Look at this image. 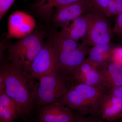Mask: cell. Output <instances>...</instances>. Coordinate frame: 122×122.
<instances>
[{
  "label": "cell",
  "instance_id": "cell-1",
  "mask_svg": "<svg viewBox=\"0 0 122 122\" xmlns=\"http://www.w3.org/2000/svg\"><path fill=\"white\" fill-rule=\"evenodd\" d=\"M0 73L4 78L5 93L17 104L20 117L28 114L34 103L32 92L29 89L27 84L28 78L10 63L1 66Z\"/></svg>",
  "mask_w": 122,
  "mask_h": 122
},
{
  "label": "cell",
  "instance_id": "cell-2",
  "mask_svg": "<svg viewBox=\"0 0 122 122\" xmlns=\"http://www.w3.org/2000/svg\"><path fill=\"white\" fill-rule=\"evenodd\" d=\"M107 91L103 86L73 84L61 100L70 109L81 115L97 114L100 100Z\"/></svg>",
  "mask_w": 122,
  "mask_h": 122
},
{
  "label": "cell",
  "instance_id": "cell-3",
  "mask_svg": "<svg viewBox=\"0 0 122 122\" xmlns=\"http://www.w3.org/2000/svg\"><path fill=\"white\" fill-rule=\"evenodd\" d=\"M43 39L42 34L36 32L10 46L8 51L10 63L27 76L33 61L44 46Z\"/></svg>",
  "mask_w": 122,
  "mask_h": 122
},
{
  "label": "cell",
  "instance_id": "cell-4",
  "mask_svg": "<svg viewBox=\"0 0 122 122\" xmlns=\"http://www.w3.org/2000/svg\"><path fill=\"white\" fill-rule=\"evenodd\" d=\"M38 80L32 93L34 103L40 107L61 100L72 85L60 72L43 76Z\"/></svg>",
  "mask_w": 122,
  "mask_h": 122
},
{
  "label": "cell",
  "instance_id": "cell-5",
  "mask_svg": "<svg viewBox=\"0 0 122 122\" xmlns=\"http://www.w3.org/2000/svg\"><path fill=\"white\" fill-rule=\"evenodd\" d=\"M59 72L56 54L50 42L44 44L33 61L26 77L38 80L43 76Z\"/></svg>",
  "mask_w": 122,
  "mask_h": 122
},
{
  "label": "cell",
  "instance_id": "cell-6",
  "mask_svg": "<svg viewBox=\"0 0 122 122\" xmlns=\"http://www.w3.org/2000/svg\"><path fill=\"white\" fill-rule=\"evenodd\" d=\"M91 11V24L88 34L82 44L89 46L111 42L114 33L106 17Z\"/></svg>",
  "mask_w": 122,
  "mask_h": 122
},
{
  "label": "cell",
  "instance_id": "cell-7",
  "mask_svg": "<svg viewBox=\"0 0 122 122\" xmlns=\"http://www.w3.org/2000/svg\"><path fill=\"white\" fill-rule=\"evenodd\" d=\"M89 46L81 43L74 50L60 52L55 51L59 72L69 79L70 76L86 59L90 49Z\"/></svg>",
  "mask_w": 122,
  "mask_h": 122
},
{
  "label": "cell",
  "instance_id": "cell-8",
  "mask_svg": "<svg viewBox=\"0 0 122 122\" xmlns=\"http://www.w3.org/2000/svg\"><path fill=\"white\" fill-rule=\"evenodd\" d=\"M37 122H73L75 112L61 100L41 107Z\"/></svg>",
  "mask_w": 122,
  "mask_h": 122
},
{
  "label": "cell",
  "instance_id": "cell-9",
  "mask_svg": "<svg viewBox=\"0 0 122 122\" xmlns=\"http://www.w3.org/2000/svg\"><path fill=\"white\" fill-rule=\"evenodd\" d=\"M90 10L87 0H81L57 8L52 17L56 25L62 29L75 19Z\"/></svg>",
  "mask_w": 122,
  "mask_h": 122
},
{
  "label": "cell",
  "instance_id": "cell-10",
  "mask_svg": "<svg viewBox=\"0 0 122 122\" xmlns=\"http://www.w3.org/2000/svg\"><path fill=\"white\" fill-rule=\"evenodd\" d=\"M97 66L86 58L83 63L69 77L72 85L83 84L95 86H103ZM104 87V86H103Z\"/></svg>",
  "mask_w": 122,
  "mask_h": 122
},
{
  "label": "cell",
  "instance_id": "cell-11",
  "mask_svg": "<svg viewBox=\"0 0 122 122\" xmlns=\"http://www.w3.org/2000/svg\"><path fill=\"white\" fill-rule=\"evenodd\" d=\"M97 114L105 122H115L122 116V99L108 92L102 97Z\"/></svg>",
  "mask_w": 122,
  "mask_h": 122
},
{
  "label": "cell",
  "instance_id": "cell-12",
  "mask_svg": "<svg viewBox=\"0 0 122 122\" xmlns=\"http://www.w3.org/2000/svg\"><path fill=\"white\" fill-rule=\"evenodd\" d=\"M92 21V12L89 11L86 14L78 17L65 28L59 33L62 35L78 42L83 41L88 34Z\"/></svg>",
  "mask_w": 122,
  "mask_h": 122
},
{
  "label": "cell",
  "instance_id": "cell-13",
  "mask_svg": "<svg viewBox=\"0 0 122 122\" xmlns=\"http://www.w3.org/2000/svg\"><path fill=\"white\" fill-rule=\"evenodd\" d=\"M102 85L107 90L122 85V66L112 59L97 67Z\"/></svg>",
  "mask_w": 122,
  "mask_h": 122
},
{
  "label": "cell",
  "instance_id": "cell-14",
  "mask_svg": "<svg viewBox=\"0 0 122 122\" xmlns=\"http://www.w3.org/2000/svg\"><path fill=\"white\" fill-rule=\"evenodd\" d=\"M118 46L111 42L107 44L94 46L90 49L87 58L98 66L112 59Z\"/></svg>",
  "mask_w": 122,
  "mask_h": 122
},
{
  "label": "cell",
  "instance_id": "cell-15",
  "mask_svg": "<svg viewBox=\"0 0 122 122\" xmlns=\"http://www.w3.org/2000/svg\"><path fill=\"white\" fill-rule=\"evenodd\" d=\"M20 117L19 107L15 101L5 92L0 95V122H13Z\"/></svg>",
  "mask_w": 122,
  "mask_h": 122
},
{
  "label": "cell",
  "instance_id": "cell-16",
  "mask_svg": "<svg viewBox=\"0 0 122 122\" xmlns=\"http://www.w3.org/2000/svg\"><path fill=\"white\" fill-rule=\"evenodd\" d=\"M81 0H36L34 8L40 16L48 18L52 17L56 9Z\"/></svg>",
  "mask_w": 122,
  "mask_h": 122
},
{
  "label": "cell",
  "instance_id": "cell-17",
  "mask_svg": "<svg viewBox=\"0 0 122 122\" xmlns=\"http://www.w3.org/2000/svg\"><path fill=\"white\" fill-rule=\"evenodd\" d=\"M50 42L56 52L74 50L81 44L73 39L63 36L59 32L55 33Z\"/></svg>",
  "mask_w": 122,
  "mask_h": 122
},
{
  "label": "cell",
  "instance_id": "cell-18",
  "mask_svg": "<svg viewBox=\"0 0 122 122\" xmlns=\"http://www.w3.org/2000/svg\"><path fill=\"white\" fill-rule=\"evenodd\" d=\"M90 10L107 17V6L109 0H87Z\"/></svg>",
  "mask_w": 122,
  "mask_h": 122
},
{
  "label": "cell",
  "instance_id": "cell-19",
  "mask_svg": "<svg viewBox=\"0 0 122 122\" xmlns=\"http://www.w3.org/2000/svg\"><path fill=\"white\" fill-rule=\"evenodd\" d=\"M75 112V117L73 122H105L97 114L82 115Z\"/></svg>",
  "mask_w": 122,
  "mask_h": 122
},
{
  "label": "cell",
  "instance_id": "cell-20",
  "mask_svg": "<svg viewBox=\"0 0 122 122\" xmlns=\"http://www.w3.org/2000/svg\"><path fill=\"white\" fill-rule=\"evenodd\" d=\"M15 0H0V19L2 18L11 8Z\"/></svg>",
  "mask_w": 122,
  "mask_h": 122
},
{
  "label": "cell",
  "instance_id": "cell-21",
  "mask_svg": "<svg viewBox=\"0 0 122 122\" xmlns=\"http://www.w3.org/2000/svg\"><path fill=\"white\" fill-rule=\"evenodd\" d=\"M117 15L114 26L112 29L114 33L122 36V12Z\"/></svg>",
  "mask_w": 122,
  "mask_h": 122
},
{
  "label": "cell",
  "instance_id": "cell-22",
  "mask_svg": "<svg viewBox=\"0 0 122 122\" xmlns=\"http://www.w3.org/2000/svg\"><path fill=\"white\" fill-rule=\"evenodd\" d=\"M117 15L116 5L115 0H109L107 6V17Z\"/></svg>",
  "mask_w": 122,
  "mask_h": 122
},
{
  "label": "cell",
  "instance_id": "cell-23",
  "mask_svg": "<svg viewBox=\"0 0 122 122\" xmlns=\"http://www.w3.org/2000/svg\"><path fill=\"white\" fill-rule=\"evenodd\" d=\"M110 93L122 99V85L107 91Z\"/></svg>",
  "mask_w": 122,
  "mask_h": 122
},
{
  "label": "cell",
  "instance_id": "cell-24",
  "mask_svg": "<svg viewBox=\"0 0 122 122\" xmlns=\"http://www.w3.org/2000/svg\"><path fill=\"white\" fill-rule=\"evenodd\" d=\"M5 82L4 76L0 73V95L5 92Z\"/></svg>",
  "mask_w": 122,
  "mask_h": 122
},
{
  "label": "cell",
  "instance_id": "cell-25",
  "mask_svg": "<svg viewBox=\"0 0 122 122\" xmlns=\"http://www.w3.org/2000/svg\"><path fill=\"white\" fill-rule=\"evenodd\" d=\"M116 5L117 15L122 12V0H115Z\"/></svg>",
  "mask_w": 122,
  "mask_h": 122
},
{
  "label": "cell",
  "instance_id": "cell-26",
  "mask_svg": "<svg viewBox=\"0 0 122 122\" xmlns=\"http://www.w3.org/2000/svg\"><path fill=\"white\" fill-rule=\"evenodd\" d=\"M117 121L118 122H122V117L120 118V119Z\"/></svg>",
  "mask_w": 122,
  "mask_h": 122
},
{
  "label": "cell",
  "instance_id": "cell-27",
  "mask_svg": "<svg viewBox=\"0 0 122 122\" xmlns=\"http://www.w3.org/2000/svg\"></svg>",
  "mask_w": 122,
  "mask_h": 122
},
{
  "label": "cell",
  "instance_id": "cell-28",
  "mask_svg": "<svg viewBox=\"0 0 122 122\" xmlns=\"http://www.w3.org/2000/svg\"><path fill=\"white\" fill-rule=\"evenodd\" d=\"M117 122V121H116V122Z\"/></svg>",
  "mask_w": 122,
  "mask_h": 122
}]
</instances>
